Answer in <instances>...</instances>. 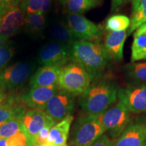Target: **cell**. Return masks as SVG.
Masks as SVG:
<instances>
[{"label":"cell","instance_id":"29","mask_svg":"<svg viewBox=\"0 0 146 146\" xmlns=\"http://www.w3.org/2000/svg\"><path fill=\"white\" fill-rule=\"evenodd\" d=\"M15 53V47L8 42L0 48V71L7 66Z\"/></svg>","mask_w":146,"mask_h":146},{"label":"cell","instance_id":"7","mask_svg":"<svg viewBox=\"0 0 146 146\" xmlns=\"http://www.w3.org/2000/svg\"><path fill=\"white\" fill-rule=\"evenodd\" d=\"M66 25L77 41L100 42L103 28L91 21L83 14H68Z\"/></svg>","mask_w":146,"mask_h":146},{"label":"cell","instance_id":"38","mask_svg":"<svg viewBox=\"0 0 146 146\" xmlns=\"http://www.w3.org/2000/svg\"><path fill=\"white\" fill-rule=\"evenodd\" d=\"M34 146H49V145H46V144H44V145H34ZM67 146V145H66Z\"/></svg>","mask_w":146,"mask_h":146},{"label":"cell","instance_id":"36","mask_svg":"<svg viewBox=\"0 0 146 146\" xmlns=\"http://www.w3.org/2000/svg\"><path fill=\"white\" fill-rule=\"evenodd\" d=\"M8 39L7 38L4 37V36H2L0 35V48L3 46V45H5V43L8 42Z\"/></svg>","mask_w":146,"mask_h":146},{"label":"cell","instance_id":"25","mask_svg":"<svg viewBox=\"0 0 146 146\" xmlns=\"http://www.w3.org/2000/svg\"><path fill=\"white\" fill-rule=\"evenodd\" d=\"M130 21L127 35H129L139 27L146 23V0H140L139 1L135 8L132 10Z\"/></svg>","mask_w":146,"mask_h":146},{"label":"cell","instance_id":"16","mask_svg":"<svg viewBox=\"0 0 146 146\" xmlns=\"http://www.w3.org/2000/svg\"><path fill=\"white\" fill-rule=\"evenodd\" d=\"M127 36V30L106 32L103 44L110 59L117 62L123 59V47Z\"/></svg>","mask_w":146,"mask_h":146},{"label":"cell","instance_id":"21","mask_svg":"<svg viewBox=\"0 0 146 146\" xmlns=\"http://www.w3.org/2000/svg\"><path fill=\"white\" fill-rule=\"evenodd\" d=\"M60 2L68 14H83L99 6L102 0H61Z\"/></svg>","mask_w":146,"mask_h":146},{"label":"cell","instance_id":"8","mask_svg":"<svg viewBox=\"0 0 146 146\" xmlns=\"http://www.w3.org/2000/svg\"><path fill=\"white\" fill-rule=\"evenodd\" d=\"M117 99L131 113H146V84H131L118 89Z\"/></svg>","mask_w":146,"mask_h":146},{"label":"cell","instance_id":"11","mask_svg":"<svg viewBox=\"0 0 146 146\" xmlns=\"http://www.w3.org/2000/svg\"><path fill=\"white\" fill-rule=\"evenodd\" d=\"M146 141V115L131 120L114 146H143Z\"/></svg>","mask_w":146,"mask_h":146},{"label":"cell","instance_id":"23","mask_svg":"<svg viewBox=\"0 0 146 146\" xmlns=\"http://www.w3.org/2000/svg\"><path fill=\"white\" fill-rule=\"evenodd\" d=\"M45 26L46 14L35 13L25 15L24 27L28 33L38 35L43 31Z\"/></svg>","mask_w":146,"mask_h":146},{"label":"cell","instance_id":"30","mask_svg":"<svg viewBox=\"0 0 146 146\" xmlns=\"http://www.w3.org/2000/svg\"><path fill=\"white\" fill-rule=\"evenodd\" d=\"M54 125L55 124L54 123L49 124L39 131V133H38L37 135L35 137V145H41L46 144L47 138H48L49 134H50V131Z\"/></svg>","mask_w":146,"mask_h":146},{"label":"cell","instance_id":"15","mask_svg":"<svg viewBox=\"0 0 146 146\" xmlns=\"http://www.w3.org/2000/svg\"><path fill=\"white\" fill-rule=\"evenodd\" d=\"M27 107L21 101L20 96L11 94L0 104V126L15 118H21Z\"/></svg>","mask_w":146,"mask_h":146},{"label":"cell","instance_id":"27","mask_svg":"<svg viewBox=\"0 0 146 146\" xmlns=\"http://www.w3.org/2000/svg\"><path fill=\"white\" fill-rule=\"evenodd\" d=\"M130 18L127 16L118 14L108 18L105 29L106 31H127L130 26Z\"/></svg>","mask_w":146,"mask_h":146},{"label":"cell","instance_id":"4","mask_svg":"<svg viewBox=\"0 0 146 146\" xmlns=\"http://www.w3.org/2000/svg\"><path fill=\"white\" fill-rule=\"evenodd\" d=\"M105 134L98 116L86 114L79 116L74 123L70 133V145L90 146Z\"/></svg>","mask_w":146,"mask_h":146},{"label":"cell","instance_id":"9","mask_svg":"<svg viewBox=\"0 0 146 146\" xmlns=\"http://www.w3.org/2000/svg\"><path fill=\"white\" fill-rule=\"evenodd\" d=\"M72 60L71 47L56 41L49 42L43 45L37 58L40 65L58 66L62 68Z\"/></svg>","mask_w":146,"mask_h":146},{"label":"cell","instance_id":"41","mask_svg":"<svg viewBox=\"0 0 146 146\" xmlns=\"http://www.w3.org/2000/svg\"><path fill=\"white\" fill-rule=\"evenodd\" d=\"M60 1H61V0H60Z\"/></svg>","mask_w":146,"mask_h":146},{"label":"cell","instance_id":"1","mask_svg":"<svg viewBox=\"0 0 146 146\" xmlns=\"http://www.w3.org/2000/svg\"><path fill=\"white\" fill-rule=\"evenodd\" d=\"M118 87L112 80L102 77L91 82L80 96V106L85 114L99 116L115 104Z\"/></svg>","mask_w":146,"mask_h":146},{"label":"cell","instance_id":"5","mask_svg":"<svg viewBox=\"0 0 146 146\" xmlns=\"http://www.w3.org/2000/svg\"><path fill=\"white\" fill-rule=\"evenodd\" d=\"M102 127L110 138L119 137L131 121V112L123 104L118 102L98 116Z\"/></svg>","mask_w":146,"mask_h":146},{"label":"cell","instance_id":"20","mask_svg":"<svg viewBox=\"0 0 146 146\" xmlns=\"http://www.w3.org/2000/svg\"><path fill=\"white\" fill-rule=\"evenodd\" d=\"M47 35L53 41L58 42L72 47L73 43L77 41L66 23H54L48 27Z\"/></svg>","mask_w":146,"mask_h":146},{"label":"cell","instance_id":"28","mask_svg":"<svg viewBox=\"0 0 146 146\" xmlns=\"http://www.w3.org/2000/svg\"><path fill=\"white\" fill-rule=\"evenodd\" d=\"M21 118H15L0 126V139H7L23 129Z\"/></svg>","mask_w":146,"mask_h":146},{"label":"cell","instance_id":"24","mask_svg":"<svg viewBox=\"0 0 146 146\" xmlns=\"http://www.w3.org/2000/svg\"><path fill=\"white\" fill-rule=\"evenodd\" d=\"M52 0H21L19 6L26 14H46L52 7Z\"/></svg>","mask_w":146,"mask_h":146},{"label":"cell","instance_id":"31","mask_svg":"<svg viewBox=\"0 0 146 146\" xmlns=\"http://www.w3.org/2000/svg\"><path fill=\"white\" fill-rule=\"evenodd\" d=\"M90 146H114V141L106 135L104 134Z\"/></svg>","mask_w":146,"mask_h":146},{"label":"cell","instance_id":"10","mask_svg":"<svg viewBox=\"0 0 146 146\" xmlns=\"http://www.w3.org/2000/svg\"><path fill=\"white\" fill-rule=\"evenodd\" d=\"M74 98L66 91L58 89L47 102L44 112L56 123L72 114L74 108Z\"/></svg>","mask_w":146,"mask_h":146},{"label":"cell","instance_id":"2","mask_svg":"<svg viewBox=\"0 0 146 146\" xmlns=\"http://www.w3.org/2000/svg\"><path fill=\"white\" fill-rule=\"evenodd\" d=\"M72 61L80 64L87 71L91 82L104 76L110 60L101 42L76 41L71 47Z\"/></svg>","mask_w":146,"mask_h":146},{"label":"cell","instance_id":"19","mask_svg":"<svg viewBox=\"0 0 146 146\" xmlns=\"http://www.w3.org/2000/svg\"><path fill=\"white\" fill-rule=\"evenodd\" d=\"M146 60V23L139 27L133 34L131 62Z\"/></svg>","mask_w":146,"mask_h":146},{"label":"cell","instance_id":"35","mask_svg":"<svg viewBox=\"0 0 146 146\" xmlns=\"http://www.w3.org/2000/svg\"><path fill=\"white\" fill-rule=\"evenodd\" d=\"M7 95L5 94L4 91H3L2 89H0V104H2V102L4 101L5 98H6Z\"/></svg>","mask_w":146,"mask_h":146},{"label":"cell","instance_id":"18","mask_svg":"<svg viewBox=\"0 0 146 146\" xmlns=\"http://www.w3.org/2000/svg\"><path fill=\"white\" fill-rule=\"evenodd\" d=\"M74 120L72 114L53 126L50 131L46 145L49 146H66L70 126Z\"/></svg>","mask_w":146,"mask_h":146},{"label":"cell","instance_id":"14","mask_svg":"<svg viewBox=\"0 0 146 146\" xmlns=\"http://www.w3.org/2000/svg\"><path fill=\"white\" fill-rule=\"evenodd\" d=\"M21 120L25 130L35 139L45 126L49 124H56L44 111L34 109H27Z\"/></svg>","mask_w":146,"mask_h":146},{"label":"cell","instance_id":"26","mask_svg":"<svg viewBox=\"0 0 146 146\" xmlns=\"http://www.w3.org/2000/svg\"><path fill=\"white\" fill-rule=\"evenodd\" d=\"M35 139L23 130L7 139H0V146H34Z\"/></svg>","mask_w":146,"mask_h":146},{"label":"cell","instance_id":"3","mask_svg":"<svg viewBox=\"0 0 146 146\" xmlns=\"http://www.w3.org/2000/svg\"><path fill=\"white\" fill-rule=\"evenodd\" d=\"M91 83V78L87 71L74 61H71L62 68L58 81L60 89L74 97L81 96Z\"/></svg>","mask_w":146,"mask_h":146},{"label":"cell","instance_id":"22","mask_svg":"<svg viewBox=\"0 0 146 146\" xmlns=\"http://www.w3.org/2000/svg\"><path fill=\"white\" fill-rule=\"evenodd\" d=\"M123 70L131 84H146V62L127 64Z\"/></svg>","mask_w":146,"mask_h":146},{"label":"cell","instance_id":"33","mask_svg":"<svg viewBox=\"0 0 146 146\" xmlns=\"http://www.w3.org/2000/svg\"><path fill=\"white\" fill-rule=\"evenodd\" d=\"M21 2V0H0V3L5 5H7L10 8L19 5Z\"/></svg>","mask_w":146,"mask_h":146},{"label":"cell","instance_id":"32","mask_svg":"<svg viewBox=\"0 0 146 146\" xmlns=\"http://www.w3.org/2000/svg\"><path fill=\"white\" fill-rule=\"evenodd\" d=\"M130 0H111L112 1V10L117 11L120 7Z\"/></svg>","mask_w":146,"mask_h":146},{"label":"cell","instance_id":"12","mask_svg":"<svg viewBox=\"0 0 146 146\" xmlns=\"http://www.w3.org/2000/svg\"><path fill=\"white\" fill-rule=\"evenodd\" d=\"M58 89V85L49 87H31L29 90L21 94L20 98L27 107L44 111L47 102Z\"/></svg>","mask_w":146,"mask_h":146},{"label":"cell","instance_id":"37","mask_svg":"<svg viewBox=\"0 0 146 146\" xmlns=\"http://www.w3.org/2000/svg\"><path fill=\"white\" fill-rule=\"evenodd\" d=\"M131 1V4H132V10L133 9L135 8V7L137 6V3H139V1H140V0H130Z\"/></svg>","mask_w":146,"mask_h":146},{"label":"cell","instance_id":"34","mask_svg":"<svg viewBox=\"0 0 146 146\" xmlns=\"http://www.w3.org/2000/svg\"><path fill=\"white\" fill-rule=\"evenodd\" d=\"M10 8V7L7 6V5H5L2 4V3H0V21H1V18L3 16V14L5 13L7 10Z\"/></svg>","mask_w":146,"mask_h":146},{"label":"cell","instance_id":"13","mask_svg":"<svg viewBox=\"0 0 146 146\" xmlns=\"http://www.w3.org/2000/svg\"><path fill=\"white\" fill-rule=\"evenodd\" d=\"M25 14L19 5L11 7L0 21V35L9 39L17 34L25 25Z\"/></svg>","mask_w":146,"mask_h":146},{"label":"cell","instance_id":"40","mask_svg":"<svg viewBox=\"0 0 146 146\" xmlns=\"http://www.w3.org/2000/svg\"><path fill=\"white\" fill-rule=\"evenodd\" d=\"M67 146H74V145H70V144H68V145H67Z\"/></svg>","mask_w":146,"mask_h":146},{"label":"cell","instance_id":"6","mask_svg":"<svg viewBox=\"0 0 146 146\" xmlns=\"http://www.w3.org/2000/svg\"><path fill=\"white\" fill-rule=\"evenodd\" d=\"M35 68L33 63L18 62L0 71V89L14 92L24 87Z\"/></svg>","mask_w":146,"mask_h":146},{"label":"cell","instance_id":"17","mask_svg":"<svg viewBox=\"0 0 146 146\" xmlns=\"http://www.w3.org/2000/svg\"><path fill=\"white\" fill-rule=\"evenodd\" d=\"M61 69L62 67L58 66H41L30 77V87H49L58 85Z\"/></svg>","mask_w":146,"mask_h":146},{"label":"cell","instance_id":"39","mask_svg":"<svg viewBox=\"0 0 146 146\" xmlns=\"http://www.w3.org/2000/svg\"><path fill=\"white\" fill-rule=\"evenodd\" d=\"M143 146H146V141H145V143H144V144H143Z\"/></svg>","mask_w":146,"mask_h":146}]
</instances>
